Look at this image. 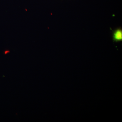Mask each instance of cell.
<instances>
[{
	"label": "cell",
	"instance_id": "6da1fadb",
	"mask_svg": "<svg viewBox=\"0 0 122 122\" xmlns=\"http://www.w3.org/2000/svg\"><path fill=\"white\" fill-rule=\"evenodd\" d=\"M114 41L116 42L121 41L122 40V30L121 29H118L114 32L113 35Z\"/></svg>",
	"mask_w": 122,
	"mask_h": 122
}]
</instances>
